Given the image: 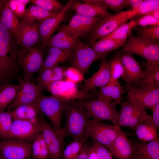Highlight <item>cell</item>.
<instances>
[{
    "instance_id": "cell-1",
    "label": "cell",
    "mask_w": 159,
    "mask_h": 159,
    "mask_svg": "<svg viewBox=\"0 0 159 159\" xmlns=\"http://www.w3.org/2000/svg\"><path fill=\"white\" fill-rule=\"evenodd\" d=\"M18 45L14 35L0 21V81L17 78Z\"/></svg>"
},
{
    "instance_id": "cell-2",
    "label": "cell",
    "mask_w": 159,
    "mask_h": 159,
    "mask_svg": "<svg viewBox=\"0 0 159 159\" xmlns=\"http://www.w3.org/2000/svg\"><path fill=\"white\" fill-rule=\"evenodd\" d=\"M64 112L66 121L62 128L64 137L69 136L74 140L86 142L89 138L87 130L90 120L88 113L74 100L67 101Z\"/></svg>"
},
{
    "instance_id": "cell-3",
    "label": "cell",
    "mask_w": 159,
    "mask_h": 159,
    "mask_svg": "<svg viewBox=\"0 0 159 159\" xmlns=\"http://www.w3.org/2000/svg\"><path fill=\"white\" fill-rule=\"evenodd\" d=\"M128 37L126 44L118 53H129L143 57L147 62L146 71L159 67V42L145 41L131 34Z\"/></svg>"
},
{
    "instance_id": "cell-4",
    "label": "cell",
    "mask_w": 159,
    "mask_h": 159,
    "mask_svg": "<svg viewBox=\"0 0 159 159\" xmlns=\"http://www.w3.org/2000/svg\"><path fill=\"white\" fill-rule=\"evenodd\" d=\"M136 16L135 13L130 9L101 17L89 34L88 44L92 46L97 40L111 33Z\"/></svg>"
},
{
    "instance_id": "cell-5",
    "label": "cell",
    "mask_w": 159,
    "mask_h": 159,
    "mask_svg": "<svg viewBox=\"0 0 159 159\" xmlns=\"http://www.w3.org/2000/svg\"><path fill=\"white\" fill-rule=\"evenodd\" d=\"M68 101L52 95L46 96L41 94L36 102L41 112L48 117L57 132L63 138L65 137L61 127V120Z\"/></svg>"
},
{
    "instance_id": "cell-6",
    "label": "cell",
    "mask_w": 159,
    "mask_h": 159,
    "mask_svg": "<svg viewBox=\"0 0 159 159\" xmlns=\"http://www.w3.org/2000/svg\"><path fill=\"white\" fill-rule=\"evenodd\" d=\"M79 103L93 119L99 122L109 120L114 125L119 126V114L116 107L119 103L108 102L99 96L90 102L81 101Z\"/></svg>"
},
{
    "instance_id": "cell-7",
    "label": "cell",
    "mask_w": 159,
    "mask_h": 159,
    "mask_svg": "<svg viewBox=\"0 0 159 159\" xmlns=\"http://www.w3.org/2000/svg\"><path fill=\"white\" fill-rule=\"evenodd\" d=\"M119 112V126L134 129L143 122L148 120L145 108L130 100L121 102Z\"/></svg>"
},
{
    "instance_id": "cell-8",
    "label": "cell",
    "mask_w": 159,
    "mask_h": 159,
    "mask_svg": "<svg viewBox=\"0 0 159 159\" xmlns=\"http://www.w3.org/2000/svg\"><path fill=\"white\" fill-rule=\"evenodd\" d=\"M41 48L33 46L19 48L17 55L18 65L24 72V78L30 80L33 74L40 69L44 61Z\"/></svg>"
},
{
    "instance_id": "cell-9",
    "label": "cell",
    "mask_w": 159,
    "mask_h": 159,
    "mask_svg": "<svg viewBox=\"0 0 159 159\" xmlns=\"http://www.w3.org/2000/svg\"><path fill=\"white\" fill-rule=\"evenodd\" d=\"M121 127L90 120L87 130L88 137L107 148L112 144Z\"/></svg>"
},
{
    "instance_id": "cell-10",
    "label": "cell",
    "mask_w": 159,
    "mask_h": 159,
    "mask_svg": "<svg viewBox=\"0 0 159 159\" xmlns=\"http://www.w3.org/2000/svg\"><path fill=\"white\" fill-rule=\"evenodd\" d=\"M73 67L84 76L91 64L100 58L89 45L78 38L71 58Z\"/></svg>"
},
{
    "instance_id": "cell-11",
    "label": "cell",
    "mask_w": 159,
    "mask_h": 159,
    "mask_svg": "<svg viewBox=\"0 0 159 159\" xmlns=\"http://www.w3.org/2000/svg\"><path fill=\"white\" fill-rule=\"evenodd\" d=\"M19 89L16 96L8 107L11 111L18 107L25 104L36 102L41 94V87L30 80L17 77Z\"/></svg>"
},
{
    "instance_id": "cell-12",
    "label": "cell",
    "mask_w": 159,
    "mask_h": 159,
    "mask_svg": "<svg viewBox=\"0 0 159 159\" xmlns=\"http://www.w3.org/2000/svg\"><path fill=\"white\" fill-rule=\"evenodd\" d=\"M39 128L48 147L49 159H62L64 138L39 115Z\"/></svg>"
},
{
    "instance_id": "cell-13",
    "label": "cell",
    "mask_w": 159,
    "mask_h": 159,
    "mask_svg": "<svg viewBox=\"0 0 159 159\" xmlns=\"http://www.w3.org/2000/svg\"><path fill=\"white\" fill-rule=\"evenodd\" d=\"M41 88L48 91L52 95L67 100L75 99L82 100L87 96V92L78 90L75 84L63 80L47 83Z\"/></svg>"
},
{
    "instance_id": "cell-14",
    "label": "cell",
    "mask_w": 159,
    "mask_h": 159,
    "mask_svg": "<svg viewBox=\"0 0 159 159\" xmlns=\"http://www.w3.org/2000/svg\"><path fill=\"white\" fill-rule=\"evenodd\" d=\"M32 144L11 139L0 141V153L4 159H29L32 155Z\"/></svg>"
},
{
    "instance_id": "cell-15",
    "label": "cell",
    "mask_w": 159,
    "mask_h": 159,
    "mask_svg": "<svg viewBox=\"0 0 159 159\" xmlns=\"http://www.w3.org/2000/svg\"><path fill=\"white\" fill-rule=\"evenodd\" d=\"M73 0L69 8L76 14L88 17H103L111 14L102 0Z\"/></svg>"
},
{
    "instance_id": "cell-16",
    "label": "cell",
    "mask_w": 159,
    "mask_h": 159,
    "mask_svg": "<svg viewBox=\"0 0 159 159\" xmlns=\"http://www.w3.org/2000/svg\"><path fill=\"white\" fill-rule=\"evenodd\" d=\"M128 100L151 110L159 103V88L148 89L135 88L129 85Z\"/></svg>"
},
{
    "instance_id": "cell-17",
    "label": "cell",
    "mask_w": 159,
    "mask_h": 159,
    "mask_svg": "<svg viewBox=\"0 0 159 159\" xmlns=\"http://www.w3.org/2000/svg\"><path fill=\"white\" fill-rule=\"evenodd\" d=\"M40 133L39 127L25 120H14L6 138L33 141Z\"/></svg>"
},
{
    "instance_id": "cell-18",
    "label": "cell",
    "mask_w": 159,
    "mask_h": 159,
    "mask_svg": "<svg viewBox=\"0 0 159 159\" xmlns=\"http://www.w3.org/2000/svg\"><path fill=\"white\" fill-rule=\"evenodd\" d=\"M73 1H69L63 9L55 16L42 21H38L37 25L40 34L42 47H45L53 33L58 29Z\"/></svg>"
},
{
    "instance_id": "cell-19",
    "label": "cell",
    "mask_w": 159,
    "mask_h": 159,
    "mask_svg": "<svg viewBox=\"0 0 159 159\" xmlns=\"http://www.w3.org/2000/svg\"><path fill=\"white\" fill-rule=\"evenodd\" d=\"M112 155L117 159H132L133 144L127 134L120 128L118 133L107 148Z\"/></svg>"
},
{
    "instance_id": "cell-20",
    "label": "cell",
    "mask_w": 159,
    "mask_h": 159,
    "mask_svg": "<svg viewBox=\"0 0 159 159\" xmlns=\"http://www.w3.org/2000/svg\"><path fill=\"white\" fill-rule=\"evenodd\" d=\"M21 37L19 45L21 47L35 46L41 42V37L36 21L23 19L20 22Z\"/></svg>"
},
{
    "instance_id": "cell-21",
    "label": "cell",
    "mask_w": 159,
    "mask_h": 159,
    "mask_svg": "<svg viewBox=\"0 0 159 159\" xmlns=\"http://www.w3.org/2000/svg\"><path fill=\"white\" fill-rule=\"evenodd\" d=\"M101 17H88L76 14L67 26L77 38L85 37L92 32Z\"/></svg>"
},
{
    "instance_id": "cell-22",
    "label": "cell",
    "mask_w": 159,
    "mask_h": 159,
    "mask_svg": "<svg viewBox=\"0 0 159 159\" xmlns=\"http://www.w3.org/2000/svg\"><path fill=\"white\" fill-rule=\"evenodd\" d=\"M122 61L125 69L123 80L129 85L137 84L144 77L139 64L129 53L122 54Z\"/></svg>"
},
{
    "instance_id": "cell-23",
    "label": "cell",
    "mask_w": 159,
    "mask_h": 159,
    "mask_svg": "<svg viewBox=\"0 0 159 159\" xmlns=\"http://www.w3.org/2000/svg\"><path fill=\"white\" fill-rule=\"evenodd\" d=\"M77 39L67 25H65L60 28L57 33L51 37L45 47H54L73 51Z\"/></svg>"
},
{
    "instance_id": "cell-24",
    "label": "cell",
    "mask_w": 159,
    "mask_h": 159,
    "mask_svg": "<svg viewBox=\"0 0 159 159\" xmlns=\"http://www.w3.org/2000/svg\"><path fill=\"white\" fill-rule=\"evenodd\" d=\"M0 21L14 35L19 45L20 22L9 7L7 0H0Z\"/></svg>"
},
{
    "instance_id": "cell-25",
    "label": "cell",
    "mask_w": 159,
    "mask_h": 159,
    "mask_svg": "<svg viewBox=\"0 0 159 159\" xmlns=\"http://www.w3.org/2000/svg\"><path fill=\"white\" fill-rule=\"evenodd\" d=\"M111 78L109 62L103 59L98 71L90 77L85 80L82 91L87 92L92 89L105 86L110 82Z\"/></svg>"
},
{
    "instance_id": "cell-26",
    "label": "cell",
    "mask_w": 159,
    "mask_h": 159,
    "mask_svg": "<svg viewBox=\"0 0 159 159\" xmlns=\"http://www.w3.org/2000/svg\"><path fill=\"white\" fill-rule=\"evenodd\" d=\"M132 159H159V140L148 143L136 142L133 143Z\"/></svg>"
},
{
    "instance_id": "cell-27",
    "label": "cell",
    "mask_w": 159,
    "mask_h": 159,
    "mask_svg": "<svg viewBox=\"0 0 159 159\" xmlns=\"http://www.w3.org/2000/svg\"><path fill=\"white\" fill-rule=\"evenodd\" d=\"M100 88L99 96L110 102H121L123 90L118 80H110L107 85Z\"/></svg>"
},
{
    "instance_id": "cell-28",
    "label": "cell",
    "mask_w": 159,
    "mask_h": 159,
    "mask_svg": "<svg viewBox=\"0 0 159 159\" xmlns=\"http://www.w3.org/2000/svg\"><path fill=\"white\" fill-rule=\"evenodd\" d=\"M10 111L11 113L13 120H29L32 118L38 117L41 112L36 102L21 105Z\"/></svg>"
},
{
    "instance_id": "cell-29",
    "label": "cell",
    "mask_w": 159,
    "mask_h": 159,
    "mask_svg": "<svg viewBox=\"0 0 159 159\" xmlns=\"http://www.w3.org/2000/svg\"><path fill=\"white\" fill-rule=\"evenodd\" d=\"M157 129L149 120L143 122L135 129V134L143 143L159 140Z\"/></svg>"
},
{
    "instance_id": "cell-30",
    "label": "cell",
    "mask_w": 159,
    "mask_h": 159,
    "mask_svg": "<svg viewBox=\"0 0 159 159\" xmlns=\"http://www.w3.org/2000/svg\"><path fill=\"white\" fill-rule=\"evenodd\" d=\"M19 89L18 85L6 82L0 87V113L4 112L15 99Z\"/></svg>"
},
{
    "instance_id": "cell-31",
    "label": "cell",
    "mask_w": 159,
    "mask_h": 159,
    "mask_svg": "<svg viewBox=\"0 0 159 159\" xmlns=\"http://www.w3.org/2000/svg\"><path fill=\"white\" fill-rule=\"evenodd\" d=\"M125 42L111 38H103L96 42L92 48L102 60L107 54L123 45Z\"/></svg>"
},
{
    "instance_id": "cell-32",
    "label": "cell",
    "mask_w": 159,
    "mask_h": 159,
    "mask_svg": "<svg viewBox=\"0 0 159 159\" xmlns=\"http://www.w3.org/2000/svg\"><path fill=\"white\" fill-rule=\"evenodd\" d=\"M64 71L62 67L57 66L44 69L40 71L36 81L41 87L47 83L63 80L64 77Z\"/></svg>"
},
{
    "instance_id": "cell-33",
    "label": "cell",
    "mask_w": 159,
    "mask_h": 159,
    "mask_svg": "<svg viewBox=\"0 0 159 159\" xmlns=\"http://www.w3.org/2000/svg\"><path fill=\"white\" fill-rule=\"evenodd\" d=\"M58 14L45 10L33 4L26 9L21 18L22 19H30L41 21L54 16Z\"/></svg>"
},
{
    "instance_id": "cell-34",
    "label": "cell",
    "mask_w": 159,
    "mask_h": 159,
    "mask_svg": "<svg viewBox=\"0 0 159 159\" xmlns=\"http://www.w3.org/2000/svg\"><path fill=\"white\" fill-rule=\"evenodd\" d=\"M138 83L140 84V88L148 89L159 88V67L146 71L144 77Z\"/></svg>"
},
{
    "instance_id": "cell-35",
    "label": "cell",
    "mask_w": 159,
    "mask_h": 159,
    "mask_svg": "<svg viewBox=\"0 0 159 159\" xmlns=\"http://www.w3.org/2000/svg\"><path fill=\"white\" fill-rule=\"evenodd\" d=\"M136 26L135 22L132 18L130 22L122 25L111 33L101 39L111 38L117 41L125 42L131 34V30Z\"/></svg>"
},
{
    "instance_id": "cell-36",
    "label": "cell",
    "mask_w": 159,
    "mask_h": 159,
    "mask_svg": "<svg viewBox=\"0 0 159 159\" xmlns=\"http://www.w3.org/2000/svg\"><path fill=\"white\" fill-rule=\"evenodd\" d=\"M137 37L148 42H159V25L140 26L137 29Z\"/></svg>"
},
{
    "instance_id": "cell-37",
    "label": "cell",
    "mask_w": 159,
    "mask_h": 159,
    "mask_svg": "<svg viewBox=\"0 0 159 159\" xmlns=\"http://www.w3.org/2000/svg\"><path fill=\"white\" fill-rule=\"evenodd\" d=\"M122 53H118L108 62L111 75L110 80H118L124 76L125 69L122 61Z\"/></svg>"
},
{
    "instance_id": "cell-38",
    "label": "cell",
    "mask_w": 159,
    "mask_h": 159,
    "mask_svg": "<svg viewBox=\"0 0 159 159\" xmlns=\"http://www.w3.org/2000/svg\"><path fill=\"white\" fill-rule=\"evenodd\" d=\"M30 1L43 9L57 13L61 11L65 6L56 0H32Z\"/></svg>"
},
{
    "instance_id": "cell-39",
    "label": "cell",
    "mask_w": 159,
    "mask_h": 159,
    "mask_svg": "<svg viewBox=\"0 0 159 159\" xmlns=\"http://www.w3.org/2000/svg\"><path fill=\"white\" fill-rule=\"evenodd\" d=\"M13 120L10 111L0 113V138H6Z\"/></svg>"
},
{
    "instance_id": "cell-40",
    "label": "cell",
    "mask_w": 159,
    "mask_h": 159,
    "mask_svg": "<svg viewBox=\"0 0 159 159\" xmlns=\"http://www.w3.org/2000/svg\"><path fill=\"white\" fill-rule=\"evenodd\" d=\"M158 5L159 0H144L139 7L131 9L135 13L136 16L147 14Z\"/></svg>"
},
{
    "instance_id": "cell-41",
    "label": "cell",
    "mask_w": 159,
    "mask_h": 159,
    "mask_svg": "<svg viewBox=\"0 0 159 159\" xmlns=\"http://www.w3.org/2000/svg\"><path fill=\"white\" fill-rule=\"evenodd\" d=\"M65 80L76 84L84 80V76L77 69L73 67L67 68L64 70Z\"/></svg>"
},
{
    "instance_id": "cell-42",
    "label": "cell",
    "mask_w": 159,
    "mask_h": 159,
    "mask_svg": "<svg viewBox=\"0 0 159 159\" xmlns=\"http://www.w3.org/2000/svg\"><path fill=\"white\" fill-rule=\"evenodd\" d=\"M70 58L71 57H57L48 54L44 60L42 65L39 71H41L44 69L53 67L57 66L59 63L65 62Z\"/></svg>"
},
{
    "instance_id": "cell-43",
    "label": "cell",
    "mask_w": 159,
    "mask_h": 159,
    "mask_svg": "<svg viewBox=\"0 0 159 159\" xmlns=\"http://www.w3.org/2000/svg\"><path fill=\"white\" fill-rule=\"evenodd\" d=\"M136 26H145L152 25H159V19L146 14L137 16L133 18Z\"/></svg>"
},
{
    "instance_id": "cell-44",
    "label": "cell",
    "mask_w": 159,
    "mask_h": 159,
    "mask_svg": "<svg viewBox=\"0 0 159 159\" xmlns=\"http://www.w3.org/2000/svg\"><path fill=\"white\" fill-rule=\"evenodd\" d=\"M8 5L13 13L17 17H21L24 14L26 6L19 0H7Z\"/></svg>"
},
{
    "instance_id": "cell-45",
    "label": "cell",
    "mask_w": 159,
    "mask_h": 159,
    "mask_svg": "<svg viewBox=\"0 0 159 159\" xmlns=\"http://www.w3.org/2000/svg\"><path fill=\"white\" fill-rule=\"evenodd\" d=\"M92 147L95 150L100 159H113L109 150L102 145L93 142Z\"/></svg>"
},
{
    "instance_id": "cell-46",
    "label": "cell",
    "mask_w": 159,
    "mask_h": 159,
    "mask_svg": "<svg viewBox=\"0 0 159 159\" xmlns=\"http://www.w3.org/2000/svg\"><path fill=\"white\" fill-rule=\"evenodd\" d=\"M107 8L119 10L127 6V0H102Z\"/></svg>"
},
{
    "instance_id": "cell-47",
    "label": "cell",
    "mask_w": 159,
    "mask_h": 159,
    "mask_svg": "<svg viewBox=\"0 0 159 159\" xmlns=\"http://www.w3.org/2000/svg\"><path fill=\"white\" fill-rule=\"evenodd\" d=\"M48 54L52 56L61 57H71L73 51L67 50L54 47H49Z\"/></svg>"
},
{
    "instance_id": "cell-48",
    "label": "cell",
    "mask_w": 159,
    "mask_h": 159,
    "mask_svg": "<svg viewBox=\"0 0 159 159\" xmlns=\"http://www.w3.org/2000/svg\"><path fill=\"white\" fill-rule=\"evenodd\" d=\"M38 136L41 146L40 151L39 159H47L49 158V150L44 139L42 134L40 133Z\"/></svg>"
},
{
    "instance_id": "cell-49",
    "label": "cell",
    "mask_w": 159,
    "mask_h": 159,
    "mask_svg": "<svg viewBox=\"0 0 159 159\" xmlns=\"http://www.w3.org/2000/svg\"><path fill=\"white\" fill-rule=\"evenodd\" d=\"M151 110L152 115L150 116L149 120L158 129L159 127V103Z\"/></svg>"
},
{
    "instance_id": "cell-50",
    "label": "cell",
    "mask_w": 159,
    "mask_h": 159,
    "mask_svg": "<svg viewBox=\"0 0 159 159\" xmlns=\"http://www.w3.org/2000/svg\"><path fill=\"white\" fill-rule=\"evenodd\" d=\"M84 143L81 141L73 140L69 143L74 159L80 153Z\"/></svg>"
},
{
    "instance_id": "cell-51",
    "label": "cell",
    "mask_w": 159,
    "mask_h": 159,
    "mask_svg": "<svg viewBox=\"0 0 159 159\" xmlns=\"http://www.w3.org/2000/svg\"><path fill=\"white\" fill-rule=\"evenodd\" d=\"M85 143L83 144L80 153L74 159H88V144Z\"/></svg>"
},
{
    "instance_id": "cell-52",
    "label": "cell",
    "mask_w": 159,
    "mask_h": 159,
    "mask_svg": "<svg viewBox=\"0 0 159 159\" xmlns=\"http://www.w3.org/2000/svg\"><path fill=\"white\" fill-rule=\"evenodd\" d=\"M62 156V159H74L69 143L64 150Z\"/></svg>"
},
{
    "instance_id": "cell-53",
    "label": "cell",
    "mask_w": 159,
    "mask_h": 159,
    "mask_svg": "<svg viewBox=\"0 0 159 159\" xmlns=\"http://www.w3.org/2000/svg\"><path fill=\"white\" fill-rule=\"evenodd\" d=\"M143 0H127V6H129L132 9H135L139 7L141 5Z\"/></svg>"
},
{
    "instance_id": "cell-54",
    "label": "cell",
    "mask_w": 159,
    "mask_h": 159,
    "mask_svg": "<svg viewBox=\"0 0 159 159\" xmlns=\"http://www.w3.org/2000/svg\"><path fill=\"white\" fill-rule=\"evenodd\" d=\"M88 159H100L92 146L88 147Z\"/></svg>"
},
{
    "instance_id": "cell-55",
    "label": "cell",
    "mask_w": 159,
    "mask_h": 159,
    "mask_svg": "<svg viewBox=\"0 0 159 159\" xmlns=\"http://www.w3.org/2000/svg\"><path fill=\"white\" fill-rule=\"evenodd\" d=\"M147 14L159 19V5L156 6L152 11Z\"/></svg>"
},
{
    "instance_id": "cell-56",
    "label": "cell",
    "mask_w": 159,
    "mask_h": 159,
    "mask_svg": "<svg viewBox=\"0 0 159 159\" xmlns=\"http://www.w3.org/2000/svg\"><path fill=\"white\" fill-rule=\"evenodd\" d=\"M19 1L25 6L31 1L29 0H19Z\"/></svg>"
},
{
    "instance_id": "cell-57",
    "label": "cell",
    "mask_w": 159,
    "mask_h": 159,
    "mask_svg": "<svg viewBox=\"0 0 159 159\" xmlns=\"http://www.w3.org/2000/svg\"><path fill=\"white\" fill-rule=\"evenodd\" d=\"M0 159H4L0 153Z\"/></svg>"
},
{
    "instance_id": "cell-58",
    "label": "cell",
    "mask_w": 159,
    "mask_h": 159,
    "mask_svg": "<svg viewBox=\"0 0 159 159\" xmlns=\"http://www.w3.org/2000/svg\"></svg>"
}]
</instances>
